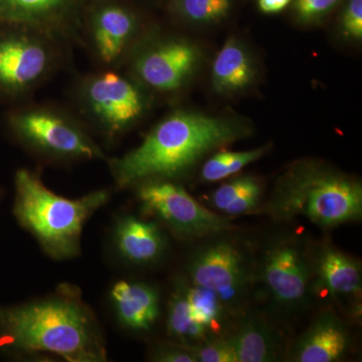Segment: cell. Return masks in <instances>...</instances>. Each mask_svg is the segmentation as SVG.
I'll use <instances>...</instances> for the list:
<instances>
[{
    "label": "cell",
    "instance_id": "cell-1",
    "mask_svg": "<svg viewBox=\"0 0 362 362\" xmlns=\"http://www.w3.org/2000/svg\"><path fill=\"white\" fill-rule=\"evenodd\" d=\"M0 349L16 354H49L70 362L107 359L99 324L71 286L44 299L0 307Z\"/></svg>",
    "mask_w": 362,
    "mask_h": 362
},
{
    "label": "cell",
    "instance_id": "cell-2",
    "mask_svg": "<svg viewBox=\"0 0 362 362\" xmlns=\"http://www.w3.org/2000/svg\"><path fill=\"white\" fill-rule=\"evenodd\" d=\"M244 135L237 125L214 117L178 112L154 128L137 148L114 162L121 187L182 175L202 157Z\"/></svg>",
    "mask_w": 362,
    "mask_h": 362
},
{
    "label": "cell",
    "instance_id": "cell-3",
    "mask_svg": "<svg viewBox=\"0 0 362 362\" xmlns=\"http://www.w3.org/2000/svg\"><path fill=\"white\" fill-rule=\"evenodd\" d=\"M106 192H95L78 199L54 194L35 173L21 169L16 175L13 211L54 259L74 258L80 252L86 221L108 201Z\"/></svg>",
    "mask_w": 362,
    "mask_h": 362
},
{
    "label": "cell",
    "instance_id": "cell-4",
    "mask_svg": "<svg viewBox=\"0 0 362 362\" xmlns=\"http://www.w3.org/2000/svg\"><path fill=\"white\" fill-rule=\"evenodd\" d=\"M274 220L290 221L303 216L329 230L361 220V183L354 178L306 168L288 176L265 204Z\"/></svg>",
    "mask_w": 362,
    "mask_h": 362
},
{
    "label": "cell",
    "instance_id": "cell-5",
    "mask_svg": "<svg viewBox=\"0 0 362 362\" xmlns=\"http://www.w3.org/2000/svg\"><path fill=\"white\" fill-rule=\"evenodd\" d=\"M226 232L211 235L187 262L190 284L211 290L235 318L246 311L256 285L255 258L238 240Z\"/></svg>",
    "mask_w": 362,
    "mask_h": 362
},
{
    "label": "cell",
    "instance_id": "cell-6",
    "mask_svg": "<svg viewBox=\"0 0 362 362\" xmlns=\"http://www.w3.org/2000/svg\"><path fill=\"white\" fill-rule=\"evenodd\" d=\"M255 280L278 310L287 314L303 310L316 293L310 247L288 235L269 240L255 259Z\"/></svg>",
    "mask_w": 362,
    "mask_h": 362
},
{
    "label": "cell",
    "instance_id": "cell-7",
    "mask_svg": "<svg viewBox=\"0 0 362 362\" xmlns=\"http://www.w3.org/2000/svg\"><path fill=\"white\" fill-rule=\"evenodd\" d=\"M138 199L145 213L156 216L181 238L209 237L233 228L230 218L199 204L175 183L150 180L140 187Z\"/></svg>",
    "mask_w": 362,
    "mask_h": 362
},
{
    "label": "cell",
    "instance_id": "cell-8",
    "mask_svg": "<svg viewBox=\"0 0 362 362\" xmlns=\"http://www.w3.org/2000/svg\"><path fill=\"white\" fill-rule=\"evenodd\" d=\"M13 125L26 141L52 153L87 158L100 156L80 131L52 114L28 112L16 116Z\"/></svg>",
    "mask_w": 362,
    "mask_h": 362
},
{
    "label": "cell",
    "instance_id": "cell-9",
    "mask_svg": "<svg viewBox=\"0 0 362 362\" xmlns=\"http://www.w3.org/2000/svg\"><path fill=\"white\" fill-rule=\"evenodd\" d=\"M312 254L316 292L323 289L333 299L361 308L362 277L359 262L327 243Z\"/></svg>",
    "mask_w": 362,
    "mask_h": 362
},
{
    "label": "cell",
    "instance_id": "cell-10",
    "mask_svg": "<svg viewBox=\"0 0 362 362\" xmlns=\"http://www.w3.org/2000/svg\"><path fill=\"white\" fill-rule=\"evenodd\" d=\"M349 331L333 310L321 312L298 337L290 352L295 362L341 361L349 347Z\"/></svg>",
    "mask_w": 362,
    "mask_h": 362
},
{
    "label": "cell",
    "instance_id": "cell-11",
    "mask_svg": "<svg viewBox=\"0 0 362 362\" xmlns=\"http://www.w3.org/2000/svg\"><path fill=\"white\" fill-rule=\"evenodd\" d=\"M88 96L93 110L112 129L118 130L141 114L143 105L134 86L115 73H105L90 83Z\"/></svg>",
    "mask_w": 362,
    "mask_h": 362
},
{
    "label": "cell",
    "instance_id": "cell-12",
    "mask_svg": "<svg viewBox=\"0 0 362 362\" xmlns=\"http://www.w3.org/2000/svg\"><path fill=\"white\" fill-rule=\"evenodd\" d=\"M197 61V49L192 45L175 42L145 54L136 68L146 84L157 90H171L182 84Z\"/></svg>",
    "mask_w": 362,
    "mask_h": 362
},
{
    "label": "cell",
    "instance_id": "cell-13",
    "mask_svg": "<svg viewBox=\"0 0 362 362\" xmlns=\"http://www.w3.org/2000/svg\"><path fill=\"white\" fill-rule=\"evenodd\" d=\"M235 362L277 361L282 342L266 319L245 311L238 317L232 332L226 337Z\"/></svg>",
    "mask_w": 362,
    "mask_h": 362
},
{
    "label": "cell",
    "instance_id": "cell-14",
    "mask_svg": "<svg viewBox=\"0 0 362 362\" xmlns=\"http://www.w3.org/2000/svg\"><path fill=\"white\" fill-rule=\"evenodd\" d=\"M47 56L44 47L26 37L0 40V86L21 89L44 73Z\"/></svg>",
    "mask_w": 362,
    "mask_h": 362
},
{
    "label": "cell",
    "instance_id": "cell-15",
    "mask_svg": "<svg viewBox=\"0 0 362 362\" xmlns=\"http://www.w3.org/2000/svg\"><path fill=\"white\" fill-rule=\"evenodd\" d=\"M111 301L119 322L134 331H148L159 317V294L141 282L119 281L112 287Z\"/></svg>",
    "mask_w": 362,
    "mask_h": 362
},
{
    "label": "cell",
    "instance_id": "cell-16",
    "mask_svg": "<svg viewBox=\"0 0 362 362\" xmlns=\"http://www.w3.org/2000/svg\"><path fill=\"white\" fill-rule=\"evenodd\" d=\"M116 247L126 261L144 266L156 263L166 247V240L156 223L124 216L115 228Z\"/></svg>",
    "mask_w": 362,
    "mask_h": 362
},
{
    "label": "cell",
    "instance_id": "cell-17",
    "mask_svg": "<svg viewBox=\"0 0 362 362\" xmlns=\"http://www.w3.org/2000/svg\"><path fill=\"white\" fill-rule=\"evenodd\" d=\"M261 183L252 176H240L221 185L209 197L214 213L233 218L258 209L262 197Z\"/></svg>",
    "mask_w": 362,
    "mask_h": 362
},
{
    "label": "cell",
    "instance_id": "cell-18",
    "mask_svg": "<svg viewBox=\"0 0 362 362\" xmlns=\"http://www.w3.org/2000/svg\"><path fill=\"white\" fill-rule=\"evenodd\" d=\"M188 286L189 282L183 278L175 283L169 298L166 319L168 337L182 346L197 344L211 338L209 333L192 318L188 299Z\"/></svg>",
    "mask_w": 362,
    "mask_h": 362
},
{
    "label": "cell",
    "instance_id": "cell-19",
    "mask_svg": "<svg viewBox=\"0 0 362 362\" xmlns=\"http://www.w3.org/2000/svg\"><path fill=\"white\" fill-rule=\"evenodd\" d=\"M134 28L133 18L119 7H107L98 14L94 37L98 52L106 63H111L122 52Z\"/></svg>",
    "mask_w": 362,
    "mask_h": 362
},
{
    "label": "cell",
    "instance_id": "cell-20",
    "mask_svg": "<svg viewBox=\"0 0 362 362\" xmlns=\"http://www.w3.org/2000/svg\"><path fill=\"white\" fill-rule=\"evenodd\" d=\"M188 299L192 318L209 333V337H228L232 332L235 327L233 319L238 318L226 310L220 298L213 291L189 283Z\"/></svg>",
    "mask_w": 362,
    "mask_h": 362
},
{
    "label": "cell",
    "instance_id": "cell-21",
    "mask_svg": "<svg viewBox=\"0 0 362 362\" xmlns=\"http://www.w3.org/2000/svg\"><path fill=\"white\" fill-rule=\"evenodd\" d=\"M252 78L254 70L249 57L237 42L228 40L214 59V87L221 92H235L247 87Z\"/></svg>",
    "mask_w": 362,
    "mask_h": 362
},
{
    "label": "cell",
    "instance_id": "cell-22",
    "mask_svg": "<svg viewBox=\"0 0 362 362\" xmlns=\"http://www.w3.org/2000/svg\"><path fill=\"white\" fill-rule=\"evenodd\" d=\"M268 147H261L250 151H223L214 154L204 163L202 169V180L214 182L239 173L243 168L258 160L266 153Z\"/></svg>",
    "mask_w": 362,
    "mask_h": 362
},
{
    "label": "cell",
    "instance_id": "cell-23",
    "mask_svg": "<svg viewBox=\"0 0 362 362\" xmlns=\"http://www.w3.org/2000/svg\"><path fill=\"white\" fill-rule=\"evenodd\" d=\"M181 13L188 20L209 23L221 20L230 11V0H177Z\"/></svg>",
    "mask_w": 362,
    "mask_h": 362
},
{
    "label": "cell",
    "instance_id": "cell-24",
    "mask_svg": "<svg viewBox=\"0 0 362 362\" xmlns=\"http://www.w3.org/2000/svg\"><path fill=\"white\" fill-rule=\"evenodd\" d=\"M185 347L192 351L195 362H235L226 337L207 338L197 344Z\"/></svg>",
    "mask_w": 362,
    "mask_h": 362
},
{
    "label": "cell",
    "instance_id": "cell-25",
    "mask_svg": "<svg viewBox=\"0 0 362 362\" xmlns=\"http://www.w3.org/2000/svg\"><path fill=\"white\" fill-rule=\"evenodd\" d=\"M59 0H1L2 11L13 16H33L45 13L59 4Z\"/></svg>",
    "mask_w": 362,
    "mask_h": 362
},
{
    "label": "cell",
    "instance_id": "cell-26",
    "mask_svg": "<svg viewBox=\"0 0 362 362\" xmlns=\"http://www.w3.org/2000/svg\"><path fill=\"white\" fill-rule=\"evenodd\" d=\"M151 359L158 362H195L192 351L175 342L157 346L152 351Z\"/></svg>",
    "mask_w": 362,
    "mask_h": 362
},
{
    "label": "cell",
    "instance_id": "cell-27",
    "mask_svg": "<svg viewBox=\"0 0 362 362\" xmlns=\"http://www.w3.org/2000/svg\"><path fill=\"white\" fill-rule=\"evenodd\" d=\"M339 0H295L298 16L303 21L320 18L330 11Z\"/></svg>",
    "mask_w": 362,
    "mask_h": 362
},
{
    "label": "cell",
    "instance_id": "cell-28",
    "mask_svg": "<svg viewBox=\"0 0 362 362\" xmlns=\"http://www.w3.org/2000/svg\"><path fill=\"white\" fill-rule=\"evenodd\" d=\"M345 33L354 39L362 37V0H350L343 16Z\"/></svg>",
    "mask_w": 362,
    "mask_h": 362
},
{
    "label": "cell",
    "instance_id": "cell-29",
    "mask_svg": "<svg viewBox=\"0 0 362 362\" xmlns=\"http://www.w3.org/2000/svg\"><path fill=\"white\" fill-rule=\"evenodd\" d=\"M290 2L291 0H259V6L264 13H274L283 11Z\"/></svg>",
    "mask_w": 362,
    "mask_h": 362
},
{
    "label": "cell",
    "instance_id": "cell-30",
    "mask_svg": "<svg viewBox=\"0 0 362 362\" xmlns=\"http://www.w3.org/2000/svg\"><path fill=\"white\" fill-rule=\"evenodd\" d=\"M2 11L1 0H0V13Z\"/></svg>",
    "mask_w": 362,
    "mask_h": 362
}]
</instances>
